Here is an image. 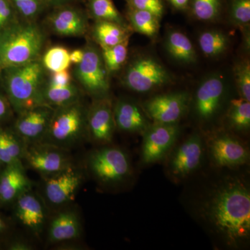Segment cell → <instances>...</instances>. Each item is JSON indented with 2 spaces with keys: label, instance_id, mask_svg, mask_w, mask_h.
I'll return each mask as SVG.
<instances>
[{
  "label": "cell",
  "instance_id": "6da1fadb",
  "mask_svg": "<svg viewBox=\"0 0 250 250\" xmlns=\"http://www.w3.org/2000/svg\"><path fill=\"white\" fill-rule=\"evenodd\" d=\"M200 213L229 246H237L250 234V190L239 178L224 181L202 202Z\"/></svg>",
  "mask_w": 250,
  "mask_h": 250
},
{
  "label": "cell",
  "instance_id": "7a4b0ae2",
  "mask_svg": "<svg viewBox=\"0 0 250 250\" xmlns=\"http://www.w3.org/2000/svg\"><path fill=\"white\" fill-rule=\"evenodd\" d=\"M45 34L34 21H13L0 28V69L40 59Z\"/></svg>",
  "mask_w": 250,
  "mask_h": 250
},
{
  "label": "cell",
  "instance_id": "3957f363",
  "mask_svg": "<svg viewBox=\"0 0 250 250\" xmlns=\"http://www.w3.org/2000/svg\"><path fill=\"white\" fill-rule=\"evenodd\" d=\"M45 70L40 59L1 70L6 98L18 114L34 106L45 105L42 98Z\"/></svg>",
  "mask_w": 250,
  "mask_h": 250
},
{
  "label": "cell",
  "instance_id": "277c9868",
  "mask_svg": "<svg viewBox=\"0 0 250 250\" xmlns=\"http://www.w3.org/2000/svg\"><path fill=\"white\" fill-rule=\"evenodd\" d=\"M87 110L80 100L54 108L42 143L67 149L87 137Z\"/></svg>",
  "mask_w": 250,
  "mask_h": 250
},
{
  "label": "cell",
  "instance_id": "5b68a950",
  "mask_svg": "<svg viewBox=\"0 0 250 250\" xmlns=\"http://www.w3.org/2000/svg\"><path fill=\"white\" fill-rule=\"evenodd\" d=\"M87 167L97 182L108 187L123 184L132 173L128 154L121 148L108 144L90 153Z\"/></svg>",
  "mask_w": 250,
  "mask_h": 250
},
{
  "label": "cell",
  "instance_id": "8992f818",
  "mask_svg": "<svg viewBox=\"0 0 250 250\" xmlns=\"http://www.w3.org/2000/svg\"><path fill=\"white\" fill-rule=\"evenodd\" d=\"M172 77L159 61L143 55L128 64L123 74V85L135 93H147L162 88L172 82Z\"/></svg>",
  "mask_w": 250,
  "mask_h": 250
},
{
  "label": "cell",
  "instance_id": "52a82bcc",
  "mask_svg": "<svg viewBox=\"0 0 250 250\" xmlns=\"http://www.w3.org/2000/svg\"><path fill=\"white\" fill-rule=\"evenodd\" d=\"M73 74L82 89L94 100L108 98L110 73L101 51L93 44H88L83 49V60L76 65Z\"/></svg>",
  "mask_w": 250,
  "mask_h": 250
},
{
  "label": "cell",
  "instance_id": "ba28073f",
  "mask_svg": "<svg viewBox=\"0 0 250 250\" xmlns=\"http://www.w3.org/2000/svg\"><path fill=\"white\" fill-rule=\"evenodd\" d=\"M22 160L28 167L43 177L73 167L67 149L47 143L26 145Z\"/></svg>",
  "mask_w": 250,
  "mask_h": 250
},
{
  "label": "cell",
  "instance_id": "9c48e42d",
  "mask_svg": "<svg viewBox=\"0 0 250 250\" xmlns=\"http://www.w3.org/2000/svg\"><path fill=\"white\" fill-rule=\"evenodd\" d=\"M178 123H153L143 133L141 159L146 164H155L170 152L178 139Z\"/></svg>",
  "mask_w": 250,
  "mask_h": 250
},
{
  "label": "cell",
  "instance_id": "30bf717a",
  "mask_svg": "<svg viewBox=\"0 0 250 250\" xmlns=\"http://www.w3.org/2000/svg\"><path fill=\"white\" fill-rule=\"evenodd\" d=\"M211 161L219 167L236 168L248 164L250 152L244 143L227 132H219L207 141Z\"/></svg>",
  "mask_w": 250,
  "mask_h": 250
},
{
  "label": "cell",
  "instance_id": "8fae6325",
  "mask_svg": "<svg viewBox=\"0 0 250 250\" xmlns=\"http://www.w3.org/2000/svg\"><path fill=\"white\" fill-rule=\"evenodd\" d=\"M190 95L185 91L160 94L143 104V108L153 123H179L188 109Z\"/></svg>",
  "mask_w": 250,
  "mask_h": 250
},
{
  "label": "cell",
  "instance_id": "7c38bea8",
  "mask_svg": "<svg viewBox=\"0 0 250 250\" xmlns=\"http://www.w3.org/2000/svg\"><path fill=\"white\" fill-rule=\"evenodd\" d=\"M204 154L201 136L197 133L190 136L171 153L167 165L170 177L175 180L187 178L201 165Z\"/></svg>",
  "mask_w": 250,
  "mask_h": 250
},
{
  "label": "cell",
  "instance_id": "4fadbf2b",
  "mask_svg": "<svg viewBox=\"0 0 250 250\" xmlns=\"http://www.w3.org/2000/svg\"><path fill=\"white\" fill-rule=\"evenodd\" d=\"M226 85L221 75H210L202 81L195 92L193 108L195 116L202 122L215 118L223 105Z\"/></svg>",
  "mask_w": 250,
  "mask_h": 250
},
{
  "label": "cell",
  "instance_id": "5bb4252c",
  "mask_svg": "<svg viewBox=\"0 0 250 250\" xmlns=\"http://www.w3.org/2000/svg\"><path fill=\"white\" fill-rule=\"evenodd\" d=\"M116 126L109 98L97 99L87 110V137L104 146L111 142Z\"/></svg>",
  "mask_w": 250,
  "mask_h": 250
},
{
  "label": "cell",
  "instance_id": "9a60e30c",
  "mask_svg": "<svg viewBox=\"0 0 250 250\" xmlns=\"http://www.w3.org/2000/svg\"><path fill=\"white\" fill-rule=\"evenodd\" d=\"M54 108L39 105L18 114L14 132L26 145L42 142L48 129Z\"/></svg>",
  "mask_w": 250,
  "mask_h": 250
},
{
  "label": "cell",
  "instance_id": "2e32d148",
  "mask_svg": "<svg viewBox=\"0 0 250 250\" xmlns=\"http://www.w3.org/2000/svg\"><path fill=\"white\" fill-rule=\"evenodd\" d=\"M44 193L49 204L62 206L74 200L83 182V174L72 167L54 175L44 177Z\"/></svg>",
  "mask_w": 250,
  "mask_h": 250
},
{
  "label": "cell",
  "instance_id": "e0dca14e",
  "mask_svg": "<svg viewBox=\"0 0 250 250\" xmlns=\"http://www.w3.org/2000/svg\"><path fill=\"white\" fill-rule=\"evenodd\" d=\"M113 109L116 129L123 132L143 134L152 124L143 107L129 99H120Z\"/></svg>",
  "mask_w": 250,
  "mask_h": 250
},
{
  "label": "cell",
  "instance_id": "ac0fdd59",
  "mask_svg": "<svg viewBox=\"0 0 250 250\" xmlns=\"http://www.w3.org/2000/svg\"><path fill=\"white\" fill-rule=\"evenodd\" d=\"M50 29L62 36L84 35L88 30V21L85 14L76 8L59 6L47 19Z\"/></svg>",
  "mask_w": 250,
  "mask_h": 250
},
{
  "label": "cell",
  "instance_id": "d6986e66",
  "mask_svg": "<svg viewBox=\"0 0 250 250\" xmlns=\"http://www.w3.org/2000/svg\"><path fill=\"white\" fill-rule=\"evenodd\" d=\"M15 214L18 220L34 232L41 231L45 221V207L40 197L30 190L15 201Z\"/></svg>",
  "mask_w": 250,
  "mask_h": 250
},
{
  "label": "cell",
  "instance_id": "ffe728a7",
  "mask_svg": "<svg viewBox=\"0 0 250 250\" xmlns=\"http://www.w3.org/2000/svg\"><path fill=\"white\" fill-rule=\"evenodd\" d=\"M31 188V183L24 172L22 162L6 165L0 175V203L15 202Z\"/></svg>",
  "mask_w": 250,
  "mask_h": 250
},
{
  "label": "cell",
  "instance_id": "44dd1931",
  "mask_svg": "<svg viewBox=\"0 0 250 250\" xmlns=\"http://www.w3.org/2000/svg\"><path fill=\"white\" fill-rule=\"evenodd\" d=\"M80 219L73 210H64L58 213L51 221L48 229V238L52 243L71 241L80 236Z\"/></svg>",
  "mask_w": 250,
  "mask_h": 250
},
{
  "label": "cell",
  "instance_id": "7402d4cb",
  "mask_svg": "<svg viewBox=\"0 0 250 250\" xmlns=\"http://www.w3.org/2000/svg\"><path fill=\"white\" fill-rule=\"evenodd\" d=\"M129 27L117 23L96 21L93 28V36L101 47H109L129 40Z\"/></svg>",
  "mask_w": 250,
  "mask_h": 250
},
{
  "label": "cell",
  "instance_id": "603a6c76",
  "mask_svg": "<svg viewBox=\"0 0 250 250\" xmlns=\"http://www.w3.org/2000/svg\"><path fill=\"white\" fill-rule=\"evenodd\" d=\"M165 45L166 50L174 60L186 64L196 62V52L191 41L181 31L169 32L166 36Z\"/></svg>",
  "mask_w": 250,
  "mask_h": 250
},
{
  "label": "cell",
  "instance_id": "cb8c5ba5",
  "mask_svg": "<svg viewBox=\"0 0 250 250\" xmlns=\"http://www.w3.org/2000/svg\"><path fill=\"white\" fill-rule=\"evenodd\" d=\"M80 97V88L73 82L66 86H54L46 81L42 90L44 104L54 108L79 101Z\"/></svg>",
  "mask_w": 250,
  "mask_h": 250
},
{
  "label": "cell",
  "instance_id": "d4e9b609",
  "mask_svg": "<svg viewBox=\"0 0 250 250\" xmlns=\"http://www.w3.org/2000/svg\"><path fill=\"white\" fill-rule=\"evenodd\" d=\"M26 144L16 133L0 128V163L22 162Z\"/></svg>",
  "mask_w": 250,
  "mask_h": 250
},
{
  "label": "cell",
  "instance_id": "484cf974",
  "mask_svg": "<svg viewBox=\"0 0 250 250\" xmlns=\"http://www.w3.org/2000/svg\"><path fill=\"white\" fill-rule=\"evenodd\" d=\"M127 19L133 30L149 38H154L159 31V19L149 11L129 8Z\"/></svg>",
  "mask_w": 250,
  "mask_h": 250
},
{
  "label": "cell",
  "instance_id": "4316f807",
  "mask_svg": "<svg viewBox=\"0 0 250 250\" xmlns=\"http://www.w3.org/2000/svg\"><path fill=\"white\" fill-rule=\"evenodd\" d=\"M229 126L238 132H247L250 127V102L240 98L232 100L227 115Z\"/></svg>",
  "mask_w": 250,
  "mask_h": 250
},
{
  "label": "cell",
  "instance_id": "83f0119b",
  "mask_svg": "<svg viewBox=\"0 0 250 250\" xmlns=\"http://www.w3.org/2000/svg\"><path fill=\"white\" fill-rule=\"evenodd\" d=\"M198 41L202 53L210 58L222 55L229 47L228 36L218 30L204 31L200 34Z\"/></svg>",
  "mask_w": 250,
  "mask_h": 250
},
{
  "label": "cell",
  "instance_id": "f1b7e54d",
  "mask_svg": "<svg viewBox=\"0 0 250 250\" xmlns=\"http://www.w3.org/2000/svg\"><path fill=\"white\" fill-rule=\"evenodd\" d=\"M88 8L90 16L96 21H108L129 27L112 0H88Z\"/></svg>",
  "mask_w": 250,
  "mask_h": 250
},
{
  "label": "cell",
  "instance_id": "f546056e",
  "mask_svg": "<svg viewBox=\"0 0 250 250\" xmlns=\"http://www.w3.org/2000/svg\"><path fill=\"white\" fill-rule=\"evenodd\" d=\"M41 61L46 70L51 72L67 70L71 64L70 52L62 46H54L49 48Z\"/></svg>",
  "mask_w": 250,
  "mask_h": 250
},
{
  "label": "cell",
  "instance_id": "4dcf8cb0",
  "mask_svg": "<svg viewBox=\"0 0 250 250\" xmlns=\"http://www.w3.org/2000/svg\"><path fill=\"white\" fill-rule=\"evenodd\" d=\"M128 44L129 40L112 47L102 48L104 62L110 74L118 71L124 65L127 59Z\"/></svg>",
  "mask_w": 250,
  "mask_h": 250
},
{
  "label": "cell",
  "instance_id": "1f68e13d",
  "mask_svg": "<svg viewBox=\"0 0 250 250\" xmlns=\"http://www.w3.org/2000/svg\"><path fill=\"white\" fill-rule=\"evenodd\" d=\"M221 0H192V12L202 21H213L218 18Z\"/></svg>",
  "mask_w": 250,
  "mask_h": 250
},
{
  "label": "cell",
  "instance_id": "d6a6232c",
  "mask_svg": "<svg viewBox=\"0 0 250 250\" xmlns=\"http://www.w3.org/2000/svg\"><path fill=\"white\" fill-rule=\"evenodd\" d=\"M24 21H34L45 7V0H10Z\"/></svg>",
  "mask_w": 250,
  "mask_h": 250
},
{
  "label": "cell",
  "instance_id": "836d02e7",
  "mask_svg": "<svg viewBox=\"0 0 250 250\" xmlns=\"http://www.w3.org/2000/svg\"><path fill=\"white\" fill-rule=\"evenodd\" d=\"M240 98L250 102V65L248 61L237 63L233 69Z\"/></svg>",
  "mask_w": 250,
  "mask_h": 250
},
{
  "label": "cell",
  "instance_id": "e575fe53",
  "mask_svg": "<svg viewBox=\"0 0 250 250\" xmlns=\"http://www.w3.org/2000/svg\"><path fill=\"white\" fill-rule=\"evenodd\" d=\"M230 16L236 25L248 27L250 22V0H231Z\"/></svg>",
  "mask_w": 250,
  "mask_h": 250
},
{
  "label": "cell",
  "instance_id": "d590c367",
  "mask_svg": "<svg viewBox=\"0 0 250 250\" xmlns=\"http://www.w3.org/2000/svg\"><path fill=\"white\" fill-rule=\"evenodd\" d=\"M129 8L149 11L158 18L162 17L164 6L161 0H125Z\"/></svg>",
  "mask_w": 250,
  "mask_h": 250
},
{
  "label": "cell",
  "instance_id": "8d00e7d4",
  "mask_svg": "<svg viewBox=\"0 0 250 250\" xmlns=\"http://www.w3.org/2000/svg\"><path fill=\"white\" fill-rule=\"evenodd\" d=\"M47 83L54 86H66L72 83V76L67 70L52 72Z\"/></svg>",
  "mask_w": 250,
  "mask_h": 250
},
{
  "label": "cell",
  "instance_id": "74e56055",
  "mask_svg": "<svg viewBox=\"0 0 250 250\" xmlns=\"http://www.w3.org/2000/svg\"><path fill=\"white\" fill-rule=\"evenodd\" d=\"M13 8L10 0H0V28L14 21Z\"/></svg>",
  "mask_w": 250,
  "mask_h": 250
},
{
  "label": "cell",
  "instance_id": "f35d334b",
  "mask_svg": "<svg viewBox=\"0 0 250 250\" xmlns=\"http://www.w3.org/2000/svg\"><path fill=\"white\" fill-rule=\"evenodd\" d=\"M11 104L7 98L0 93V123L7 120L11 113Z\"/></svg>",
  "mask_w": 250,
  "mask_h": 250
},
{
  "label": "cell",
  "instance_id": "ab89813d",
  "mask_svg": "<svg viewBox=\"0 0 250 250\" xmlns=\"http://www.w3.org/2000/svg\"><path fill=\"white\" fill-rule=\"evenodd\" d=\"M83 49H75L70 53V59L71 63H75V65L80 63L83 60Z\"/></svg>",
  "mask_w": 250,
  "mask_h": 250
},
{
  "label": "cell",
  "instance_id": "60d3db41",
  "mask_svg": "<svg viewBox=\"0 0 250 250\" xmlns=\"http://www.w3.org/2000/svg\"><path fill=\"white\" fill-rule=\"evenodd\" d=\"M169 1L175 9L183 10L187 9L190 0H169Z\"/></svg>",
  "mask_w": 250,
  "mask_h": 250
},
{
  "label": "cell",
  "instance_id": "b9f144b4",
  "mask_svg": "<svg viewBox=\"0 0 250 250\" xmlns=\"http://www.w3.org/2000/svg\"><path fill=\"white\" fill-rule=\"evenodd\" d=\"M10 249L13 250H31V247L26 242H15L11 246Z\"/></svg>",
  "mask_w": 250,
  "mask_h": 250
},
{
  "label": "cell",
  "instance_id": "7bdbcfd3",
  "mask_svg": "<svg viewBox=\"0 0 250 250\" xmlns=\"http://www.w3.org/2000/svg\"><path fill=\"white\" fill-rule=\"evenodd\" d=\"M73 1L75 0H45L46 4L56 6V7L68 5Z\"/></svg>",
  "mask_w": 250,
  "mask_h": 250
},
{
  "label": "cell",
  "instance_id": "ee69618b",
  "mask_svg": "<svg viewBox=\"0 0 250 250\" xmlns=\"http://www.w3.org/2000/svg\"><path fill=\"white\" fill-rule=\"evenodd\" d=\"M5 226H6V225H5L4 222L3 221L2 219L0 218V232L4 229Z\"/></svg>",
  "mask_w": 250,
  "mask_h": 250
},
{
  "label": "cell",
  "instance_id": "f6af8a7d",
  "mask_svg": "<svg viewBox=\"0 0 250 250\" xmlns=\"http://www.w3.org/2000/svg\"><path fill=\"white\" fill-rule=\"evenodd\" d=\"M1 70L0 69V74H1Z\"/></svg>",
  "mask_w": 250,
  "mask_h": 250
}]
</instances>
